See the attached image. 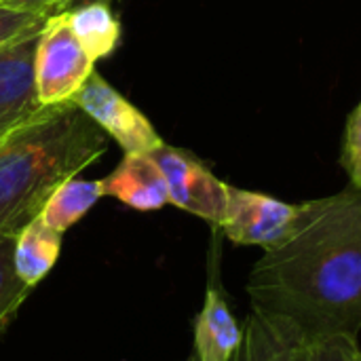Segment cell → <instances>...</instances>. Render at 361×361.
I'll return each instance as SVG.
<instances>
[{"instance_id": "8", "label": "cell", "mask_w": 361, "mask_h": 361, "mask_svg": "<svg viewBox=\"0 0 361 361\" xmlns=\"http://www.w3.org/2000/svg\"><path fill=\"white\" fill-rule=\"evenodd\" d=\"M102 186L104 197H114L135 212H157L169 203L167 182L150 154H125Z\"/></svg>"}, {"instance_id": "11", "label": "cell", "mask_w": 361, "mask_h": 361, "mask_svg": "<svg viewBox=\"0 0 361 361\" xmlns=\"http://www.w3.org/2000/svg\"><path fill=\"white\" fill-rule=\"evenodd\" d=\"M61 252V233L49 228L40 218L32 220L17 237L13 247V269L32 290L55 267Z\"/></svg>"}, {"instance_id": "9", "label": "cell", "mask_w": 361, "mask_h": 361, "mask_svg": "<svg viewBox=\"0 0 361 361\" xmlns=\"http://www.w3.org/2000/svg\"><path fill=\"white\" fill-rule=\"evenodd\" d=\"M243 330L235 322L222 294L209 286L205 305L195 322V351L199 361H231Z\"/></svg>"}, {"instance_id": "6", "label": "cell", "mask_w": 361, "mask_h": 361, "mask_svg": "<svg viewBox=\"0 0 361 361\" xmlns=\"http://www.w3.org/2000/svg\"><path fill=\"white\" fill-rule=\"evenodd\" d=\"M44 21L23 30L0 47V140L34 118L44 106L38 99L34 57Z\"/></svg>"}, {"instance_id": "19", "label": "cell", "mask_w": 361, "mask_h": 361, "mask_svg": "<svg viewBox=\"0 0 361 361\" xmlns=\"http://www.w3.org/2000/svg\"><path fill=\"white\" fill-rule=\"evenodd\" d=\"M89 2H110V0H70V4H68V8L66 11H70V8H74V6H80V4H89Z\"/></svg>"}, {"instance_id": "15", "label": "cell", "mask_w": 361, "mask_h": 361, "mask_svg": "<svg viewBox=\"0 0 361 361\" xmlns=\"http://www.w3.org/2000/svg\"><path fill=\"white\" fill-rule=\"evenodd\" d=\"M309 361H361L360 343L349 334H332L309 345Z\"/></svg>"}, {"instance_id": "16", "label": "cell", "mask_w": 361, "mask_h": 361, "mask_svg": "<svg viewBox=\"0 0 361 361\" xmlns=\"http://www.w3.org/2000/svg\"><path fill=\"white\" fill-rule=\"evenodd\" d=\"M343 167L347 169L351 184L361 188V102L353 110L347 133H345V148H343Z\"/></svg>"}, {"instance_id": "4", "label": "cell", "mask_w": 361, "mask_h": 361, "mask_svg": "<svg viewBox=\"0 0 361 361\" xmlns=\"http://www.w3.org/2000/svg\"><path fill=\"white\" fill-rule=\"evenodd\" d=\"M125 154H148L163 144L148 116L123 97L108 80L93 72L72 99Z\"/></svg>"}, {"instance_id": "7", "label": "cell", "mask_w": 361, "mask_h": 361, "mask_svg": "<svg viewBox=\"0 0 361 361\" xmlns=\"http://www.w3.org/2000/svg\"><path fill=\"white\" fill-rule=\"evenodd\" d=\"M296 216L298 205L228 186V201L220 228L239 245H260L269 250L288 237Z\"/></svg>"}, {"instance_id": "1", "label": "cell", "mask_w": 361, "mask_h": 361, "mask_svg": "<svg viewBox=\"0 0 361 361\" xmlns=\"http://www.w3.org/2000/svg\"><path fill=\"white\" fill-rule=\"evenodd\" d=\"M252 311L311 345L361 330V188L307 201L247 279Z\"/></svg>"}, {"instance_id": "5", "label": "cell", "mask_w": 361, "mask_h": 361, "mask_svg": "<svg viewBox=\"0 0 361 361\" xmlns=\"http://www.w3.org/2000/svg\"><path fill=\"white\" fill-rule=\"evenodd\" d=\"M148 154L163 171L171 205L216 226L222 224L228 201V184L220 182L188 152L167 146L165 142Z\"/></svg>"}, {"instance_id": "12", "label": "cell", "mask_w": 361, "mask_h": 361, "mask_svg": "<svg viewBox=\"0 0 361 361\" xmlns=\"http://www.w3.org/2000/svg\"><path fill=\"white\" fill-rule=\"evenodd\" d=\"M66 13L72 34L93 61L112 55L121 42V21L106 2L80 4Z\"/></svg>"}, {"instance_id": "2", "label": "cell", "mask_w": 361, "mask_h": 361, "mask_svg": "<svg viewBox=\"0 0 361 361\" xmlns=\"http://www.w3.org/2000/svg\"><path fill=\"white\" fill-rule=\"evenodd\" d=\"M108 150V135L74 104L44 106L0 140V237H17L53 190Z\"/></svg>"}, {"instance_id": "14", "label": "cell", "mask_w": 361, "mask_h": 361, "mask_svg": "<svg viewBox=\"0 0 361 361\" xmlns=\"http://www.w3.org/2000/svg\"><path fill=\"white\" fill-rule=\"evenodd\" d=\"M13 247L15 237H0V326H4L32 292L13 269Z\"/></svg>"}, {"instance_id": "10", "label": "cell", "mask_w": 361, "mask_h": 361, "mask_svg": "<svg viewBox=\"0 0 361 361\" xmlns=\"http://www.w3.org/2000/svg\"><path fill=\"white\" fill-rule=\"evenodd\" d=\"M231 361H309V345L252 311Z\"/></svg>"}, {"instance_id": "18", "label": "cell", "mask_w": 361, "mask_h": 361, "mask_svg": "<svg viewBox=\"0 0 361 361\" xmlns=\"http://www.w3.org/2000/svg\"><path fill=\"white\" fill-rule=\"evenodd\" d=\"M70 0H0V6L25 13H40V15H55L68 8Z\"/></svg>"}, {"instance_id": "3", "label": "cell", "mask_w": 361, "mask_h": 361, "mask_svg": "<svg viewBox=\"0 0 361 361\" xmlns=\"http://www.w3.org/2000/svg\"><path fill=\"white\" fill-rule=\"evenodd\" d=\"M95 72V61L85 53L70 30L68 13L49 15L38 34L34 57L36 91L42 106L72 102L87 78Z\"/></svg>"}, {"instance_id": "17", "label": "cell", "mask_w": 361, "mask_h": 361, "mask_svg": "<svg viewBox=\"0 0 361 361\" xmlns=\"http://www.w3.org/2000/svg\"><path fill=\"white\" fill-rule=\"evenodd\" d=\"M49 15H40V13H25V11H13V8H4L0 6V47L4 42H8L11 38H15L17 34H21L23 30L44 21Z\"/></svg>"}, {"instance_id": "13", "label": "cell", "mask_w": 361, "mask_h": 361, "mask_svg": "<svg viewBox=\"0 0 361 361\" xmlns=\"http://www.w3.org/2000/svg\"><path fill=\"white\" fill-rule=\"evenodd\" d=\"M102 197H104L102 180H80V178L74 176V178L61 182L53 190V195L44 203V207H42V212H40L38 218L49 228H53V231H57V233L63 235Z\"/></svg>"}]
</instances>
